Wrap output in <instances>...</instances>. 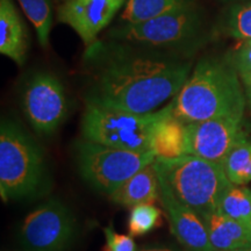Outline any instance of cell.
Returning <instances> with one entry per match:
<instances>
[{
  "label": "cell",
  "mask_w": 251,
  "mask_h": 251,
  "mask_svg": "<svg viewBox=\"0 0 251 251\" xmlns=\"http://www.w3.org/2000/svg\"><path fill=\"white\" fill-rule=\"evenodd\" d=\"M156 161L152 151H130L81 140L76 163L81 179L97 192L111 196L131 176Z\"/></svg>",
  "instance_id": "6"
},
{
  "label": "cell",
  "mask_w": 251,
  "mask_h": 251,
  "mask_svg": "<svg viewBox=\"0 0 251 251\" xmlns=\"http://www.w3.org/2000/svg\"><path fill=\"white\" fill-rule=\"evenodd\" d=\"M150 149L161 159L187 155L186 124L172 114L169 103L162 108L161 117L153 125Z\"/></svg>",
  "instance_id": "13"
},
{
  "label": "cell",
  "mask_w": 251,
  "mask_h": 251,
  "mask_svg": "<svg viewBox=\"0 0 251 251\" xmlns=\"http://www.w3.org/2000/svg\"><path fill=\"white\" fill-rule=\"evenodd\" d=\"M28 20L35 28L37 40L42 48L49 46L52 28L51 0H18Z\"/></svg>",
  "instance_id": "19"
},
{
  "label": "cell",
  "mask_w": 251,
  "mask_h": 251,
  "mask_svg": "<svg viewBox=\"0 0 251 251\" xmlns=\"http://www.w3.org/2000/svg\"><path fill=\"white\" fill-rule=\"evenodd\" d=\"M127 0H64L57 9L59 23L68 25L91 47Z\"/></svg>",
  "instance_id": "11"
},
{
  "label": "cell",
  "mask_w": 251,
  "mask_h": 251,
  "mask_svg": "<svg viewBox=\"0 0 251 251\" xmlns=\"http://www.w3.org/2000/svg\"><path fill=\"white\" fill-rule=\"evenodd\" d=\"M219 211L251 229V190L244 185L231 184L227 188Z\"/></svg>",
  "instance_id": "18"
},
{
  "label": "cell",
  "mask_w": 251,
  "mask_h": 251,
  "mask_svg": "<svg viewBox=\"0 0 251 251\" xmlns=\"http://www.w3.org/2000/svg\"><path fill=\"white\" fill-rule=\"evenodd\" d=\"M24 111L34 130L40 135L54 134L68 114V99L63 84L51 74L41 72L25 89Z\"/></svg>",
  "instance_id": "9"
},
{
  "label": "cell",
  "mask_w": 251,
  "mask_h": 251,
  "mask_svg": "<svg viewBox=\"0 0 251 251\" xmlns=\"http://www.w3.org/2000/svg\"><path fill=\"white\" fill-rule=\"evenodd\" d=\"M28 36L13 0H0V52L18 65L26 61Z\"/></svg>",
  "instance_id": "15"
},
{
  "label": "cell",
  "mask_w": 251,
  "mask_h": 251,
  "mask_svg": "<svg viewBox=\"0 0 251 251\" xmlns=\"http://www.w3.org/2000/svg\"><path fill=\"white\" fill-rule=\"evenodd\" d=\"M200 29L201 19L191 1L150 20L114 28L109 37L152 48H175L192 42L199 36Z\"/></svg>",
  "instance_id": "7"
},
{
  "label": "cell",
  "mask_w": 251,
  "mask_h": 251,
  "mask_svg": "<svg viewBox=\"0 0 251 251\" xmlns=\"http://www.w3.org/2000/svg\"><path fill=\"white\" fill-rule=\"evenodd\" d=\"M155 165L159 179L176 199L201 218L219 209L222 197L231 185L222 163L194 155L156 158Z\"/></svg>",
  "instance_id": "4"
},
{
  "label": "cell",
  "mask_w": 251,
  "mask_h": 251,
  "mask_svg": "<svg viewBox=\"0 0 251 251\" xmlns=\"http://www.w3.org/2000/svg\"><path fill=\"white\" fill-rule=\"evenodd\" d=\"M162 224V212L153 203H143L131 208L128 218L130 236H142L155 230Z\"/></svg>",
  "instance_id": "22"
},
{
  "label": "cell",
  "mask_w": 251,
  "mask_h": 251,
  "mask_svg": "<svg viewBox=\"0 0 251 251\" xmlns=\"http://www.w3.org/2000/svg\"><path fill=\"white\" fill-rule=\"evenodd\" d=\"M184 59L148 54H114L100 68L86 101L136 114L156 112L174 99L191 75Z\"/></svg>",
  "instance_id": "1"
},
{
  "label": "cell",
  "mask_w": 251,
  "mask_h": 251,
  "mask_svg": "<svg viewBox=\"0 0 251 251\" xmlns=\"http://www.w3.org/2000/svg\"><path fill=\"white\" fill-rule=\"evenodd\" d=\"M139 251H176V250L168 247H149V248H144V249L139 250Z\"/></svg>",
  "instance_id": "26"
},
{
  "label": "cell",
  "mask_w": 251,
  "mask_h": 251,
  "mask_svg": "<svg viewBox=\"0 0 251 251\" xmlns=\"http://www.w3.org/2000/svg\"><path fill=\"white\" fill-rule=\"evenodd\" d=\"M240 77H241V81H242L244 93H246L247 102L249 103V106L251 107V74L242 75V76Z\"/></svg>",
  "instance_id": "25"
},
{
  "label": "cell",
  "mask_w": 251,
  "mask_h": 251,
  "mask_svg": "<svg viewBox=\"0 0 251 251\" xmlns=\"http://www.w3.org/2000/svg\"><path fill=\"white\" fill-rule=\"evenodd\" d=\"M214 251L251 248V229L222 214L219 209L202 218Z\"/></svg>",
  "instance_id": "16"
},
{
  "label": "cell",
  "mask_w": 251,
  "mask_h": 251,
  "mask_svg": "<svg viewBox=\"0 0 251 251\" xmlns=\"http://www.w3.org/2000/svg\"><path fill=\"white\" fill-rule=\"evenodd\" d=\"M159 200L170 224L171 233L185 249L188 251H214L201 216L178 201L163 181H161Z\"/></svg>",
  "instance_id": "12"
},
{
  "label": "cell",
  "mask_w": 251,
  "mask_h": 251,
  "mask_svg": "<svg viewBox=\"0 0 251 251\" xmlns=\"http://www.w3.org/2000/svg\"><path fill=\"white\" fill-rule=\"evenodd\" d=\"M230 63L240 76L251 74V40L243 41L231 57Z\"/></svg>",
  "instance_id": "24"
},
{
  "label": "cell",
  "mask_w": 251,
  "mask_h": 251,
  "mask_svg": "<svg viewBox=\"0 0 251 251\" xmlns=\"http://www.w3.org/2000/svg\"><path fill=\"white\" fill-rule=\"evenodd\" d=\"M221 27L229 37L241 41L251 40V2L233 6L224 18Z\"/></svg>",
  "instance_id": "21"
},
{
  "label": "cell",
  "mask_w": 251,
  "mask_h": 251,
  "mask_svg": "<svg viewBox=\"0 0 251 251\" xmlns=\"http://www.w3.org/2000/svg\"><path fill=\"white\" fill-rule=\"evenodd\" d=\"M231 63L203 58L171 102L170 111L185 124L225 117H244L247 98Z\"/></svg>",
  "instance_id": "2"
},
{
  "label": "cell",
  "mask_w": 251,
  "mask_h": 251,
  "mask_svg": "<svg viewBox=\"0 0 251 251\" xmlns=\"http://www.w3.org/2000/svg\"><path fill=\"white\" fill-rule=\"evenodd\" d=\"M229 251H251V248H244V249H236V250H229Z\"/></svg>",
  "instance_id": "27"
},
{
  "label": "cell",
  "mask_w": 251,
  "mask_h": 251,
  "mask_svg": "<svg viewBox=\"0 0 251 251\" xmlns=\"http://www.w3.org/2000/svg\"><path fill=\"white\" fill-rule=\"evenodd\" d=\"M222 1H236V0H222Z\"/></svg>",
  "instance_id": "28"
},
{
  "label": "cell",
  "mask_w": 251,
  "mask_h": 251,
  "mask_svg": "<svg viewBox=\"0 0 251 251\" xmlns=\"http://www.w3.org/2000/svg\"><path fill=\"white\" fill-rule=\"evenodd\" d=\"M161 113L162 108L136 114L86 101L80 124L83 140L130 151H151V131Z\"/></svg>",
  "instance_id": "5"
},
{
  "label": "cell",
  "mask_w": 251,
  "mask_h": 251,
  "mask_svg": "<svg viewBox=\"0 0 251 251\" xmlns=\"http://www.w3.org/2000/svg\"><path fill=\"white\" fill-rule=\"evenodd\" d=\"M51 187L45 155L18 122L0 125V196L4 202L35 199Z\"/></svg>",
  "instance_id": "3"
},
{
  "label": "cell",
  "mask_w": 251,
  "mask_h": 251,
  "mask_svg": "<svg viewBox=\"0 0 251 251\" xmlns=\"http://www.w3.org/2000/svg\"><path fill=\"white\" fill-rule=\"evenodd\" d=\"M244 117L216 118L186 124L187 155L224 163L236 144L247 139Z\"/></svg>",
  "instance_id": "10"
},
{
  "label": "cell",
  "mask_w": 251,
  "mask_h": 251,
  "mask_svg": "<svg viewBox=\"0 0 251 251\" xmlns=\"http://www.w3.org/2000/svg\"><path fill=\"white\" fill-rule=\"evenodd\" d=\"M77 234V220L58 199H49L33 209L21 224L20 243L27 251H65Z\"/></svg>",
  "instance_id": "8"
},
{
  "label": "cell",
  "mask_w": 251,
  "mask_h": 251,
  "mask_svg": "<svg viewBox=\"0 0 251 251\" xmlns=\"http://www.w3.org/2000/svg\"><path fill=\"white\" fill-rule=\"evenodd\" d=\"M222 164L231 184L251 183V140L246 139L236 144Z\"/></svg>",
  "instance_id": "20"
},
{
  "label": "cell",
  "mask_w": 251,
  "mask_h": 251,
  "mask_svg": "<svg viewBox=\"0 0 251 251\" xmlns=\"http://www.w3.org/2000/svg\"><path fill=\"white\" fill-rule=\"evenodd\" d=\"M159 196L161 181L153 162L131 176L109 198L117 205L133 208L143 203H155Z\"/></svg>",
  "instance_id": "14"
},
{
  "label": "cell",
  "mask_w": 251,
  "mask_h": 251,
  "mask_svg": "<svg viewBox=\"0 0 251 251\" xmlns=\"http://www.w3.org/2000/svg\"><path fill=\"white\" fill-rule=\"evenodd\" d=\"M106 244L103 251H139L133 236L120 234L113 229L112 226L102 229Z\"/></svg>",
  "instance_id": "23"
},
{
  "label": "cell",
  "mask_w": 251,
  "mask_h": 251,
  "mask_svg": "<svg viewBox=\"0 0 251 251\" xmlns=\"http://www.w3.org/2000/svg\"><path fill=\"white\" fill-rule=\"evenodd\" d=\"M190 2L191 0H127L120 20L124 25L142 23Z\"/></svg>",
  "instance_id": "17"
}]
</instances>
